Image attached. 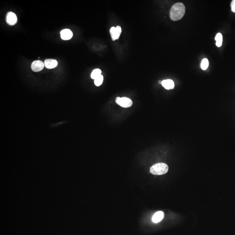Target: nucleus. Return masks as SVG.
<instances>
[{
    "mask_svg": "<svg viewBox=\"0 0 235 235\" xmlns=\"http://www.w3.org/2000/svg\"><path fill=\"white\" fill-rule=\"evenodd\" d=\"M185 12V5L182 3H177L174 4L171 9L169 13L170 17L172 21H178L182 18Z\"/></svg>",
    "mask_w": 235,
    "mask_h": 235,
    "instance_id": "1",
    "label": "nucleus"
},
{
    "mask_svg": "<svg viewBox=\"0 0 235 235\" xmlns=\"http://www.w3.org/2000/svg\"><path fill=\"white\" fill-rule=\"evenodd\" d=\"M169 167L164 163H158L152 165L150 168V172L153 175H162L168 172Z\"/></svg>",
    "mask_w": 235,
    "mask_h": 235,
    "instance_id": "2",
    "label": "nucleus"
},
{
    "mask_svg": "<svg viewBox=\"0 0 235 235\" xmlns=\"http://www.w3.org/2000/svg\"><path fill=\"white\" fill-rule=\"evenodd\" d=\"M115 102L118 104L123 108H129L132 104L131 99L126 97H116Z\"/></svg>",
    "mask_w": 235,
    "mask_h": 235,
    "instance_id": "3",
    "label": "nucleus"
},
{
    "mask_svg": "<svg viewBox=\"0 0 235 235\" xmlns=\"http://www.w3.org/2000/svg\"><path fill=\"white\" fill-rule=\"evenodd\" d=\"M122 32V28L119 26L116 27H112L110 29V33L111 35L112 41H114L119 38Z\"/></svg>",
    "mask_w": 235,
    "mask_h": 235,
    "instance_id": "4",
    "label": "nucleus"
},
{
    "mask_svg": "<svg viewBox=\"0 0 235 235\" xmlns=\"http://www.w3.org/2000/svg\"><path fill=\"white\" fill-rule=\"evenodd\" d=\"M44 66V64L42 61L36 60L32 62L31 65V69L35 72H39L43 69Z\"/></svg>",
    "mask_w": 235,
    "mask_h": 235,
    "instance_id": "5",
    "label": "nucleus"
},
{
    "mask_svg": "<svg viewBox=\"0 0 235 235\" xmlns=\"http://www.w3.org/2000/svg\"><path fill=\"white\" fill-rule=\"evenodd\" d=\"M17 19L16 15L12 12H9L6 15V21L10 25H14L17 23Z\"/></svg>",
    "mask_w": 235,
    "mask_h": 235,
    "instance_id": "6",
    "label": "nucleus"
},
{
    "mask_svg": "<svg viewBox=\"0 0 235 235\" xmlns=\"http://www.w3.org/2000/svg\"><path fill=\"white\" fill-rule=\"evenodd\" d=\"M60 34L61 38L64 40H70L73 36L72 31L68 29L62 30L60 32Z\"/></svg>",
    "mask_w": 235,
    "mask_h": 235,
    "instance_id": "7",
    "label": "nucleus"
},
{
    "mask_svg": "<svg viewBox=\"0 0 235 235\" xmlns=\"http://www.w3.org/2000/svg\"><path fill=\"white\" fill-rule=\"evenodd\" d=\"M44 64L47 68L52 69L57 66L58 62L55 59H48L44 61Z\"/></svg>",
    "mask_w": 235,
    "mask_h": 235,
    "instance_id": "8",
    "label": "nucleus"
},
{
    "mask_svg": "<svg viewBox=\"0 0 235 235\" xmlns=\"http://www.w3.org/2000/svg\"><path fill=\"white\" fill-rule=\"evenodd\" d=\"M162 84L164 88L167 90L174 88L175 87L174 82L171 79L163 80L162 82Z\"/></svg>",
    "mask_w": 235,
    "mask_h": 235,
    "instance_id": "9",
    "label": "nucleus"
},
{
    "mask_svg": "<svg viewBox=\"0 0 235 235\" xmlns=\"http://www.w3.org/2000/svg\"><path fill=\"white\" fill-rule=\"evenodd\" d=\"M164 217V213L162 211H158L156 212L152 218L153 223H157L160 222Z\"/></svg>",
    "mask_w": 235,
    "mask_h": 235,
    "instance_id": "10",
    "label": "nucleus"
},
{
    "mask_svg": "<svg viewBox=\"0 0 235 235\" xmlns=\"http://www.w3.org/2000/svg\"><path fill=\"white\" fill-rule=\"evenodd\" d=\"M223 35L220 33H218L216 35L215 37V40L216 41V45L218 47H220L222 46L223 43Z\"/></svg>",
    "mask_w": 235,
    "mask_h": 235,
    "instance_id": "11",
    "label": "nucleus"
},
{
    "mask_svg": "<svg viewBox=\"0 0 235 235\" xmlns=\"http://www.w3.org/2000/svg\"><path fill=\"white\" fill-rule=\"evenodd\" d=\"M101 73H102V71L100 69L97 68L94 69L91 72V77L92 79L95 80L97 77L101 75Z\"/></svg>",
    "mask_w": 235,
    "mask_h": 235,
    "instance_id": "12",
    "label": "nucleus"
},
{
    "mask_svg": "<svg viewBox=\"0 0 235 235\" xmlns=\"http://www.w3.org/2000/svg\"><path fill=\"white\" fill-rule=\"evenodd\" d=\"M103 80V76L102 75H100L94 80L95 85L97 86H100L102 84Z\"/></svg>",
    "mask_w": 235,
    "mask_h": 235,
    "instance_id": "13",
    "label": "nucleus"
},
{
    "mask_svg": "<svg viewBox=\"0 0 235 235\" xmlns=\"http://www.w3.org/2000/svg\"><path fill=\"white\" fill-rule=\"evenodd\" d=\"M209 65V62L207 58H204L202 60L201 64V68L203 70L207 69Z\"/></svg>",
    "mask_w": 235,
    "mask_h": 235,
    "instance_id": "14",
    "label": "nucleus"
},
{
    "mask_svg": "<svg viewBox=\"0 0 235 235\" xmlns=\"http://www.w3.org/2000/svg\"><path fill=\"white\" fill-rule=\"evenodd\" d=\"M231 7L232 11L235 13V0H233L232 1L231 3Z\"/></svg>",
    "mask_w": 235,
    "mask_h": 235,
    "instance_id": "15",
    "label": "nucleus"
},
{
    "mask_svg": "<svg viewBox=\"0 0 235 235\" xmlns=\"http://www.w3.org/2000/svg\"><path fill=\"white\" fill-rule=\"evenodd\" d=\"M162 81H159V82H158V83H159V84H162Z\"/></svg>",
    "mask_w": 235,
    "mask_h": 235,
    "instance_id": "16",
    "label": "nucleus"
}]
</instances>
